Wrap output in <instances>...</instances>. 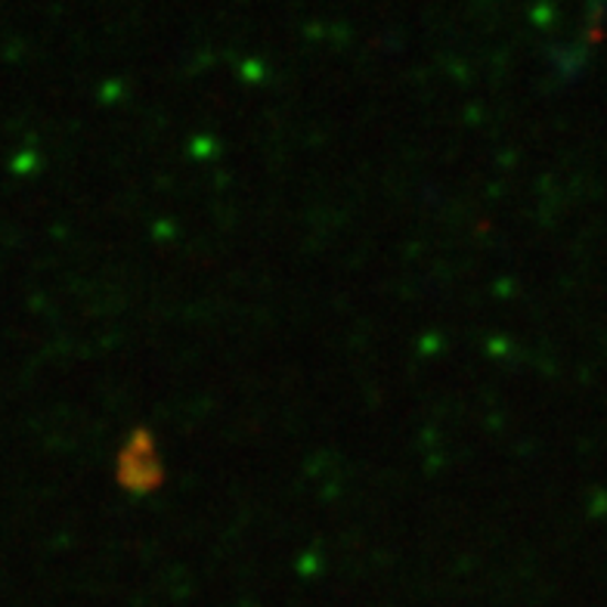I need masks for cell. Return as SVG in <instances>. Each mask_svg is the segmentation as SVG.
Instances as JSON below:
<instances>
[{
    "instance_id": "6da1fadb",
    "label": "cell",
    "mask_w": 607,
    "mask_h": 607,
    "mask_svg": "<svg viewBox=\"0 0 607 607\" xmlns=\"http://www.w3.org/2000/svg\"><path fill=\"white\" fill-rule=\"evenodd\" d=\"M118 484L131 492H149L162 484V459L147 431H133L118 456Z\"/></svg>"
}]
</instances>
